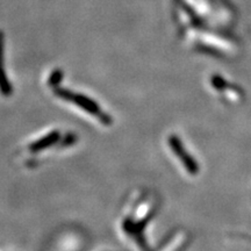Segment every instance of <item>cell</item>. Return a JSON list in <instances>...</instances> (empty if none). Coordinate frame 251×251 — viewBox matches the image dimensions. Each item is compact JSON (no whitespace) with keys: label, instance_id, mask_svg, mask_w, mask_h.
<instances>
[{"label":"cell","instance_id":"cell-3","mask_svg":"<svg viewBox=\"0 0 251 251\" xmlns=\"http://www.w3.org/2000/svg\"><path fill=\"white\" fill-rule=\"evenodd\" d=\"M58 140H59V133L57 130H54L51 131V133H49L48 135H46V136H43L42 139L37 140L36 142L31 143L29 146V149L30 151L33 152L41 151V150H45L47 148H49V147H51L52 144H55Z\"/></svg>","mask_w":251,"mask_h":251},{"label":"cell","instance_id":"cell-1","mask_svg":"<svg viewBox=\"0 0 251 251\" xmlns=\"http://www.w3.org/2000/svg\"><path fill=\"white\" fill-rule=\"evenodd\" d=\"M54 92L55 96H57L58 98L67 100V101L74 103V105H76L81 109H84V111H86L89 114L96 117L102 125L111 126L113 124L112 118L109 117L108 114H106V113L99 107L98 103L94 101V100L90 99L89 97L83 96V94L76 92H72V91L67 89H61V87L55 89Z\"/></svg>","mask_w":251,"mask_h":251},{"label":"cell","instance_id":"cell-2","mask_svg":"<svg viewBox=\"0 0 251 251\" xmlns=\"http://www.w3.org/2000/svg\"><path fill=\"white\" fill-rule=\"evenodd\" d=\"M0 91L5 97H9L13 92L4 69V35L2 33H0Z\"/></svg>","mask_w":251,"mask_h":251},{"label":"cell","instance_id":"cell-4","mask_svg":"<svg viewBox=\"0 0 251 251\" xmlns=\"http://www.w3.org/2000/svg\"><path fill=\"white\" fill-rule=\"evenodd\" d=\"M63 78V72L61 70H55L54 72L51 74V76L49 78V84L51 86H56L58 85L59 81L62 80Z\"/></svg>","mask_w":251,"mask_h":251}]
</instances>
